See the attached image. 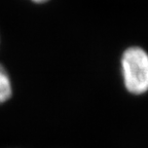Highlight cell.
Segmentation results:
<instances>
[{
    "instance_id": "cell-1",
    "label": "cell",
    "mask_w": 148,
    "mask_h": 148,
    "mask_svg": "<svg viewBox=\"0 0 148 148\" xmlns=\"http://www.w3.org/2000/svg\"><path fill=\"white\" fill-rule=\"evenodd\" d=\"M120 76L125 90L133 96L148 92V51L140 45L123 49L119 58Z\"/></svg>"
},
{
    "instance_id": "cell-2",
    "label": "cell",
    "mask_w": 148,
    "mask_h": 148,
    "mask_svg": "<svg viewBox=\"0 0 148 148\" xmlns=\"http://www.w3.org/2000/svg\"><path fill=\"white\" fill-rule=\"evenodd\" d=\"M14 94V84L12 77L6 68L0 63V105L12 99Z\"/></svg>"
},
{
    "instance_id": "cell-3",
    "label": "cell",
    "mask_w": 148,
    "mask_h": 148,
    "mask_svg": "<svg viewBox=\"0 0 148 148\" xmlns=\"http://www.w3.org/2000/svg\"><path fill=\"white\" fill-rule=\"evenodd\" d=\"M31 2L35 3V4H44V3L49 2L51 0H30Z\"/></svg>"
}]
</instances>
